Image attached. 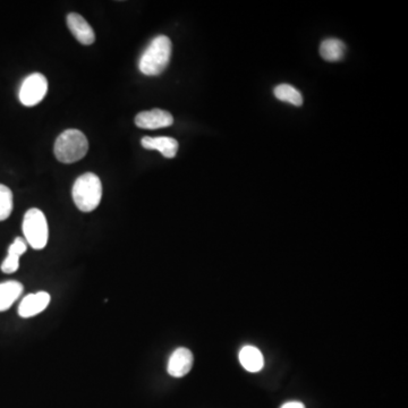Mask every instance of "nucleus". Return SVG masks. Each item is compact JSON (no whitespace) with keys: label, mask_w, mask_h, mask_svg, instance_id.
<instances>
[{"label":"nucleus","mask_w":408,"mask_h":408,"mask_svg":"<svg viewBox=\"0 0 408 408\" xmlns=\"http://www.w3.org/2000/svg\"><path fill=\"white\" fill-rule=\"evenodd\" d=\"M239 362L248 372H259L264 365L262 352L257 347L245 346L239 352Z\"/></svg>","instance_id":"ddd939ff"},{"label":"nucleus","mask_w":408,"mask_h":408,"mask_svg":"<svg viewBox=\"0 0 408 408\" xmlns=\"http://www.w3.org/2000/svg\"><path fill=\"white\" fill-rule=\"evenodd\" d=\"M173 118L170 112L162 109H152L136 114L135 125L144 130H157L162 127L171 126Z\"/></svg>","instance_id":"423d86ee"},{"label":"nucleus","mask_w":408,"mask_h":408,"mask_svg":"<svg viewBox=\"0 0 408 408\" xmlns=\"http://www.w3.org/2000/svg\"><path fill=\"white\" fill-rule=\"evenodd\" d=\"M26 250H28V243L25 241V239L21 237L15 238V241H12V244L8 248L6 259L1 264V271L7 275L17 271L19 266V257H22Z\"/></svg>","instance_id":"9b49d317"},{"label":"nucleus","mask_w":408,"mask_h":408,"mask_svg":"<svg viewBox=\"0 0 408 408\" xmlns=\"http://www.w3.org/2000/svg\"><path fill=\"white\" fill-rule=\"evenodd\" d=\"M71 195L78 210L82 212L96 210L102 198L101 180L96 173H84L75 180Z\"/></svg>","instance_id":"f03ea898"},{"label":"nucleus","mask_w":408,"mask_h":408,"mask_svg":"<svg viewBox=\"0 0 408 408\" xmlns=\"http://www.w3.org/2000/svg\"><path fill=\"white\" fill-rule=\"evenodd\" d=\"M14 207L12 192L6 185L0 184V221L10 218Z\"/></svg>","instance_id":"dca6fc26"},{"label":"nucleus","mask_w":408,"mask_h":408,"mask_svg":"<svg viewBox=\"0 0 408 408\" xmlns=\"http://www.w3.org/2000/svg\"><path fill=\"white\" fill-rule=\"evenodd\" d=\"M273 93L275 98L280 101L289 102L297 107L303 105V96L300 91L288 84H280L278 87H275Z\"/></svg>","instance_id":"2eb2a0df"},{"label":"nucleus","mask_w":408,"mask_h":408,"mask_svg":"<svg viewBox=\"0 0 408 408\" xmlns=\"http://www.w3.org/2000/svg\"><path fill=\"white\" fill-rule=\"evenodd\" d=\"M194 362V357L191 350L184 347L173 350L168 361V373L173 377H185L191 371Z\"/></svg>","instance_id":"0eeeda50"},{"label":"nucleus","mask_w":408,"mask_h":408,"mask_svg":"<svg viewBox=\"0 0 408 408\" xmlns=\"http://www.w3.org/2000/svg\"><path fill=\"white\" fill-rule=\"evenodd\" d=\"M50 303V295L46 291H37L28 294L23 298L19 306V314L22 318H32L44 312Z\"/></svg>","instance_id":"6e6552de"},{"label":"nucleus","mask_w":408,"mask_h":408,"mask_svg":"<svg viewBox=\"0 0 408 408\" xmlns=\"http://www.w3.org/2000/svg\"><path fill=\"white\" fill-rule=\"evenodd\" d=\"M282 408H305V407H304V405H303V404H302V402H286V404H284V405H282Z\"/></svg>","instance_id":"f3484780"},{"label":"nucleus","mask_w":408,"mask_h":408,"mask_svg":"<svg viewBox=\"0 0 408 408\" xmlns=\"http://www.w3.org/2000/svg\"><path fill=\"white\" fill-rule=\"evenodd\" d=\"M23 289V284L14 280L0 284V312L10 309L22 295Z\"/></svg>","instance_id":"f8f14e48"},{"label":"nucleus","mask_w":408,"mask_h":408,"mask_svg":"<svg viewBox=\"0 0 408 408\" xmlns=\"http://www.w3.org/2000/svg\"><path fill=\"white\" fill-rule=\"evenodd\" d=\"M25 241L34 250H42L48 243L49 227L44 212L37 207L30 209L23 220Z\"/></svg>","instance_id":"20e7f679"},{"label":"nucleus","mask_w":408,"mask_h":408,"mask_svg":"<svg viewBox=\"0 0 408 408\" xmlns=\"http://www.w3.org/2000/svg\"><path fill=\"white\" fill-rule=\"evenodd\" d=\"M143 148L146 150H157L164 155V158L171 159L177 155L178 151V142L173 137L168 136H144L141 141Z\"/></svg>","instance_id":"9d476101"},{"label":"nucleus","mask_w":408,"mask_h":408,"mask_svg":"<svg viewBox=\"0 0 408 408\" xmlns=\"http://www.w3.org/2000/svg\"><path fill=\"white\" fill-rule=\"evenodd\" d=\"M171 56V41L166 35H158L151 41L139 59L141 73L148 76H157L167 68Z\"/></svg>","instance_id":"f257e3e1"},{"label":"nucleus","mask_w":408,"mask_h":408,"mask_svg":"<svg viewBox=\"0 0 408 408\" xmlns=\"http://www.w3.org/2000/svg\"><path fill=\"white\" fill-rule=\"evenodd\" d=\"M89 142L87 136L78 130H67L57 137L53 152L62 164H73L87 155Z\"/></svg>","instance_id":"7ed1b4c3"},{"label":"nucleus","mask_w":408,"mask_h":408,"mask_svg":"<svg viewBox=\"0 0 408 408\" xmlns=\"http://www.w3.org/2000/svg\"><path fill=\"white\" fill-rule=\"evenodd\" d=\"M67 25L71 34L78 39L80 44L90 46L96 41V34L93 28L78 12H71L67 16Z\"/></svg>","instance_id":"1a4fd4ad"},{"label":"nucleus","mask_w":408,"mask_h":408,"mask_svg":"<svg viewBox=\"0 0 408 408\" xmlns=\"http://www.w3.org/2000/svg\"><path fill=\"white\" fill-rule=\"evenodd\" d=\"M346 53V46L338 39H327L320 46V55L327 62H339Z\"/></svg>","instance_id":"4468645a"},{"label":"nucleus","mask_w":408,"mask_h":408,"mask_svg":"<svg viewBox=\"0 0 408 408\" xmlns=\"http://www.w3.org/2000/svg\"><path fill=\"white\" fill-rule=\"evenodd\" d=\"M48 92V80L41 73H34L25 78L19 89V101L25 107H33L40 103Z\"/></svg>","instance_id":"39448f33"}]
</instances>
